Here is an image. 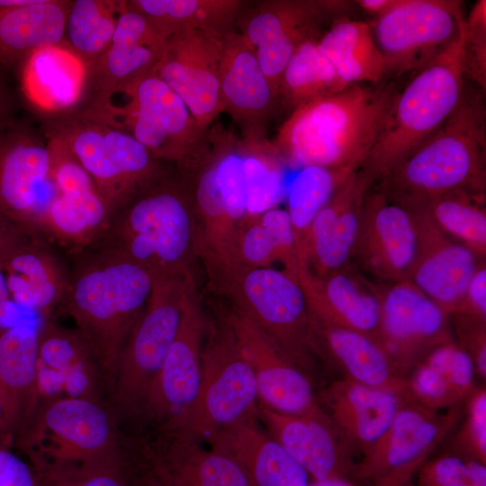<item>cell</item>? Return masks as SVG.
<instances>
[{
	"label": "cell",
	"mask_w": 486,
	"mask_h": 486,
	"mask_svg": "<svg viewBox=\"0 0 486 486\" xmlns=\"http://www.w3.org/2000/svg\"><path fill=\"white\" fill-rule=\"evenodd\" d=\"M284 161L264 130L210 127L194 165L181 171L194 201L199 256L207 266L227 262L234 234L250 216L278 206L284 196Z\"/></svg>",
	"instance_id": "cell-1"
},
{
	"label": "cell",
	"mask_w": 486,
	"mask_h": 486,
	"mask_svg": "<svg viewBox=\"0 0 486 486\" xmlns=\"http://www.w3.org/2000/svg\"><path fill=\"white\" fill-rule=\"evenodd\" d=\"M398 92L394 82L352 84L307 102L293 109L273 144L292 166L361 167Z\"/></svg>",
	"instance_id": "cell-2"
},
{
	"label": "cell",
	"mask_w": 486,
	"mask_h": 486,
	"mask_svg": "<svg viewBox=\"0 0 486 486\" xmlns=\"http://www.w3.org/2000/svg\"><path fill=\"white\" fill-rule=\"evenodd\" d=\"M126 258L158 276L193 274L199 256L197 219L185 176L166 170L111 215L88 248Z\"/></svg>",
	"instance_id": "cell-3"
},
{
	"label": "cell",
	"mask_w": 486,
	"mask_h": 486,
	"mask_svg": "<svg viewBox=\"0 0 486 486\" xmlns=\"http://www.w3.org/2000/svg\"><path fill=\"white\" fill-rule=\"evenodd\" d=\"M73 256L58 310L74 320L93 349L111 393L121 356L144 311L154 276L110 252L85 248Z\"/></svg>",
	"instance_id": "cell-4"
},
{
	"label": "cell",
	"mask_w": 486,
	"mask_h": 486,
	"mask_svg": "<svg viewBox=\"0 0 486 486\" xmlns=\"http://www.w3.org/2000/svg\"><path fill=\"white\" fill-rule=\"evenodd\" d=\"M482 92L465 84L460 103L443 125L376 187L405 206L459 190L485 194L486 110Z\"/></svg>",
	"instance_id": "cell-5"
},
{
	"label": "cell",
	"mask_w": 486,
	"mask_h": 486,
	"mask_svg": "<svg viewBox=\"0 0 486 486\" xmlns=\"http://www.w3.org/2000/svg\"><path fill=\"white\" fill-rule=\"evenodd\" d=\"M464 24L458 37L399 90L374 147L361 166L380 181L451 115L465 87Z\"/></svg>",
	"instance_id": "cell-6"
},
{
	"label": "cell",
	"mask_w": 486,
	"mask_h": 486,
	"mask_svg": "<svg viewBox=\"0 0 486 486\" xmlns=\"http://www.w3.org/2000/svg\"><path fill=\"white\" fill-rule=\"evenodd\" d=\"M119 426L106 402L53 398L36 403L14 444L40 473L118 454L122 438Z\"/></svg>",
	"instance_id": "cell-7"
},
{
	"label": "cell",
	"mask_w": 486,
	"mask_h": 486,
	"mask_svg": "<svg viewBox=\"0 0 486 486\" xmlns=\"http://www.w3.org/2000/svg\"><path fill=\"white\" fill-rule=\"evenodd\" d=\"M211 286L229 297L310 378L312 369L310 314L297 277L270 267L220 265L206 267Z\"/></svg>",
	"instance_id": "cell-8"
},
{
	"label": "cell",
	"mask_w": 486,
	"mask_h": 486,
	"mask_svg": "<svg viewBox=\"0 0 486 486\" xmlns=\"http://www.w3.org/2000/svg\"><path fill=\"white\" fill-rule=\"evenodd\" d=\"M46 126L70 148L111 215L167 168L122 127L89 112L77 111Z\"/></svg>",
	"instance_id": "cell-9"
},
{
	"label": "cell",
	"mask_w": 486,
	"mask_h": 486,
	"mask_svg": "<svg viewBox=\"0 0 486 486\" xmlns=\"http://www.w3.org/2000/svg\"><path fill=\"white\" fill-rule=\"evenodd\" d=\"M194 274L154 277L150 296L121 356L109 405L119 420L141 417L178 330Z\"/></svg>",
	"instance_id": "cell-10"
},
{
	"label": "cell",
	"mask_w": 486,
	"mask_h": 486,
	"mask_svg": "<svg viewBox=\"0 0 486 486\" xmlns=\"http://www.w3.org/2000/svg\"><path fill=\"white\" fill-rule=\"evenodd\" d=\"M118 94L128 97L124 104L93 114L122 127L158 160L181 171L191 168L205 148L209 129L197 122L182 99L153 70Z\"/></svg>",
	"instance_id": "cell-11"
},
{
	"label": "cell",
	"mask_w": 486,
	"mask_h": 486,
	"mask_svg": "<svg viewBox=\"0 0 486 486\" xmlns=\"http://www.w3.org/2000/svg\"><path fill=\"white\" fill-rule=\"evenodd\" d=\"M252 371L224 320L212 326L202 351L201 379L192 404L174 428L176 434L207 441L222 428L257 413Z\"/></svg>",
	"instance_id": "cell-12"
},
{
	"label": "cell",
	"mask_w": 486,
	"mask_h": 486,
	"mask_svg": "<svg viewBox=\"0 0 486 486\" xmlns=\"http://www.w3.org/2000/svg\"><path fill=\"white\" fill-rule=\"evenodd\" d=\"M460 1L400 0L370 24L387 76L418 72L460 34L465 18Z\"/></svg>",
	"instance_id": "cell-13"
},
{
	"label": "cell",
	"mask_w": 486,
	"mask_h": 486,
	"mask_svg": "<svg viewBox=\"0 0 486 486\" xmlns=\"http://www.w3.org/2000/svg\"><path fill=\"white\" fill-rule=\"evenodd\" d=\"M56 194L46 134L40 137L10 115L0 119V215L40 238L42 215Z\"/></svg>",
	"instance_id": "cell-14"
},
{
	"label": "cell",
	"mask_w": 486,
	"mask_h": 486,
	"mask_svg": "<svg viewBox=\"0 0 486 486\" xmlns=\"http://www.w3.org/2000/svg\"><path fill=\"white\" fill-rule=\"evenodd\" d=\"M462 415L460 404L440 413L406 398L382 442L357 463L355 474L374 486H406Z\"/></svg>",
	"instance_id": "cell-15"
},
{
	"label": "cell",
	"mask_w": 486,
	"mask_h": 486,
	"mask_svg": "<svg viewBox=\"0 0 486 486\" xmlns=\"http://www.w3.org/2000/svg\"><path fill=\"white\" fill-rule=\"evenodd\" d=\"M346 4L341 1L269 0L240 14L239 32L254 49L277 97L282 74L295 50L305 41L320 39L322 21Z\"/></svg>",
	"instance_id": "cell-16"
},
{
	"label": "cell",
	"mask_w": 486,
	"mask_h": 486,
	"mask_svg": "<svg viewBox=\"0 0 486 486\" xmlns=\"http://www.w3.org/2000/svg\"><path fill=\"white\" fill-rule=\"evenodd\" d=\"M206 333L207 320L194 279L185 294L178 330L151 386L141 416L152 422L159 434L170 431L195 398Z\"/></svg>",
	"instance_id": "cell-17"
},
{
	"label": "cell",
	"mask_w": 486,
	"mask_h": 486,
	"mask_svg": "<svg viewBox=\"0 0 486 486\" xmlns=\"http://www.w3.org/2000/svg\"><path fill=\"white\" fill-rule=\"evenodd\" d=\"M452 340L450 315L410 280L382 284L380 343L403 376Z\"/></svg>",
	"instance_id": "cell-18"
},
{
	"label": "cell",
	"mask_w": 486,
	"mask_h": 486,
	"mask_svg": "<svg viewBox=\"0 0 486 486\" xmlns=\"http://www.w3.org/2000/svg\"><path fill=\"white\" fill-rule=\"evenodd\" d=\"M419 248L415 212L374 184L367 191L354 257L362 273L381 284L409 280Z\"/></svg>",
	"instance_id": "cell-19"
},
{
	"label": "cell",
	"mask_w": 486,
	"mask_h": 486,
	"mask_svg": "<svg viewBox=\"0 0 486 486\" xmlns=\"http://www.w3.org/2000/svg\"><path fill=\"white\" fill-rule=\"evenodd\" d=\"M223 34L198 30L176 32L168 37L153 69L205 129L223 112L220 94Z\"/></svg>",
	"instance_id": "cell-20"
},
{
	"label": "cell",
	"mask_w": 486,
	"mask_h": 486,
	"mask_svg": "<svg viewBox=\"0 0 486 486\" xmlns=\"http://www.w3.org/2000/svg\"><path fill=\"white\" fill-rule=\"evenodd\" d=\"M35 397L36 403L72 397L109 404L110 387L93 349L76 328L52 318L39 327Z\"/></svg>",
	"instance_id": "cell-21"
},
{
	"label": "cell",
	"mask_w": 486,
	"mask_h": 486,
	"mask_svg": "<svg viewBox=\"0 0 486 486\" xmlns=\"http://www.w3.org/2000/svg\"><path fill=\"white\" fill-rule=\"evenodd\" d=\"M167 39L123 1L112 41L91 67L86 99L80 110H105L119 91L155 68Z\"/></svg>",
	"instance_id": "cell-22"
},
{
	"label": "cell",
	"mask_w": 486,
	"mask_h": 486,
	"mask_svg": "<svg viewBox=\"0 0 486 486\" xmlns=\"http://www.w3.org/2000/svg\"><path fill=\"white\" fill-rule=\"evenodd\" d=\"M225 321L252 371L263 405L294 415L320 406L310 378L256 324L236 309Z\"/></svg>",
	"instance_id": "cell-23"
},
{
	"label": "cell",
	"mask_w": 486,
	"mask_h": 486,
	"mask_svg": "<svg viewBox=\"0 0 486 486\" xmlns=\"http://www.w3.org/2000/svg\"><path fill=\"white\" fill-rule=\"evenodd\" d=\"M296 277L313 319L362 333L380 343L381 283L367 278L352 265L322 276L299 266Z\"/></svg>",
	"instance_id": "cell-24"
},
{
	"label": "cell",
	"mask_w": 486,
	"mask_h": 486,
	"mask_svg": "<svg viewBox=\"0 0 486 486\" xmlns=\"http://www.w3.org/2000/svg\"><path fill=\"white\" fill-rule=\"evenodd\" d=\"M373 184L360 167L338 188L311 223L300 266L322 276L352 264L364 200Z\"/></svg>",
	"instance_id": "cell-25"
},
{
	"label": "cell",
	"mask_w": 486,
	"mask_h": 486,
	"mask_svg": "<svg viewBox=\"0 0 486 486\" xmlns=\"http://www.w3.org/2000/svg\"><path fill=\"white\" fill-rule=\"evenodd\" d=\"M257 417L314 481L346 478L356 470L354 455L320 405L304 414H285L262 403Z\"/></svg>",
	"instance_id": "cell-26"
},
{
	"label": "cell",
	"mask_w": 486,
	"mask_h": 486,
	"mask_svg": "<svg viewBox=\"0 0 486 486\" xmlns=\"http://www.w3.org/2000/svg\"><path fill=\"white\" fill-rule=\"evenodd\" d=\"M405 400L404 393L371 388L342 378L321 392L323 407H320L353 455L359 456L361 461L382 442Z\"/></svg>",
	"instance_id": "cell-27"
},
{
	"label": "cell",
	"mask_w": 486,
	"mask_h": 486,
	"mask_svg": "<svg viewBox=\"0 0 486 486\" xmlns=\"http://www.w3.org/2000/svg\"><path fill=\"white\" fill-rule=\"evenodd\" d=\"M409 208L415 212L419 229L418 254L409 280L451 316L459 310L468 284L485 258L446 235L423 208Z\"/></svg>",
	"instance_id": "cell-28"
},
{
	"label": "cell",
	"mask_w": 486,
	"mask_h": 486,
	"mask_svg": "<svg viewBox=\"0 0 486 486\" xmlns=\"http://www.w3.org/2000/svg\"><path fill=\"white\" fill-rule=\"evenodd\" d=\"M91 67L63 41L32 51L21 63L29 104L50 120L78 111L86 102Z\"/></svg>",
	"instance_id": "cell-29"
},
{
	"label": "cell",
	"mask_w": 486,
	"mask_h": 486,
	"mask_svg": "<svg viewBox=\"0 0 486 486\" xmlns=\"http://www.w3.org/2000/svg\"><path fill=\"white\" fill-rule=\"evenodd\" d=\"M220 94L223 112L242 128V132L264 130L275 94L252 46L235 30L222 36Z\"/></svg>",
	"instance_id": "cell-30"
},
{
	"label": "cell",
	"mask_w": 486,
	"mask_h": 486,
	"mask_svg": "<svg viewBox=\"0 0 486 486\" xmlns=\"http://www.w3.org/2000/svg\"><path fill=\"white\" fill-rule=\"evenodd\" d=\"M3 265L13 302L40 320L52 318L65 298L69 271L49 243L27 236L4 254Z\"/></svg>",
	"instance_id": "cell-31"
},
{
	"label": "cell",
	"mask_w": 486,
	"mask_h": 486,
	"mask_svg": "<svg viewBox=\"0 0 486 486\" xmlns=\"http://www.w3.org/2000/svg\"><path fill=\"white\" fill-rule=\"evenodd\" d=\"M257 413L222 428L210 447L236 461L254 486H308V472L257 422Z\"/></svg>",
	"instance_id": "cell-32"
},
{
	"label": "cell",
	"mask_w": 486,
	"mask_h": 486,
	"mask_svg": "<svg viewBox=\"0 0 486 486\" xmlns=\"http://www.w3.org/2000/svg\"><path fill=\"white\" fill-rule=\"evenodd\" d=\"M140 446L154 470L170 486H254L229 455L176 434H159Z\"/></svg>",
	"instance_id": "cell-33"
},
{
	"label": "cell",
	"mask_w": 486,
	"mask_h": 486,
	"mask_svg": "<svg viewBox=\"0 0 486 486\" xmlns=\"http://www.w3.org/2000/svg\"><path fill=\"white\" fill-rule=\"evenodd\" d=\"M310 322L314 354L330 361L343 378L405 394L407 377L379 342L354 330L323 324L311 316Z\"/></svg>",
	"instance_id": "cell-34"
},
{
	"label": "cell",
	"mask_w": 486,
	"mask_h": 486,
	"mask_svg": "<svg viewBox=\"0 0 486 486\" xmlns=\"http://www.w3.org/2000/svg\"><path fill=\"white\" fill-rule=\"evenodd\" d=\"M70 4L68 0H0V64H21L34 50L63 41Z\"/></svg>",
	"instance_id": "cell-35"
},
{
	"label": "cell",
	"mask_w": 486,
	"mask_h": 486,
	"mask_svg": "<svg viewBox=\"0 0 486 486\" xmlns=\"http://www.w3.org/2000/svg\"><path fill=\"white\" fill-rule=\"evenodd\" d=\"M40 323V320L35 318L0 332V391L12 415L16 436L36 404Z\"/></svg>",
	"instance_id": "cell-36"
},
{
	"label": "cell",
	"mask_w": 486,
	"mask_h": 486,
	"mask_svg": "<svg viewBox=\"0 0 486 486\" xmlns=\"http://www.w3.org/2000/svg\"><path fill=\"white\" fill-rule=\"evenodd\" d=\"M319 47L347 85H375L387 76L384 58L369 23L339 19L318 40Z\"/></svg>",
	"instance_id": "cell-37"
},
{
	"label": "cell",
	"mask_w": 486,
	"mask_h": 486,
	"mask_svg": "<svg viewBox=\"0 0 486 486\" xmlns=\"http://www.w3.org/2000/svg\"><path fill=\"white\" fill-rule=\"evenodd\" d=\"M128 5L143 14L166 37L198 30L226 33L234 30L245 5L239 0H130Z\"/></svg>",
	"instance_id": "cell-38"
},
{
	"label": "cell",
	"mask_w": 486,
	"mask_h": 486,
	"mask_svg": "<svg viewBox=\"0 0 486 486\" xmlns=\"http://www.w3.org/2000/svg\"><path fill=\"white\" fill-rule=\"evenodd\" d=\"M360 167H302L287 194V212L294 232L299 263L311 223L338 188Z\"/></svg>",
	"instance_id": "cell-39"
},
{
	"label": "cell",
	"mask_w": 486,
	"mask_h": 486,
	"mask_svg": "<svg viewBox=\"0 0 486 486\" xmlns=\"http://www.w3.org/2000/svg\"><path fill=\"white\" fill-rule=\"evenodd\" d=\"M318 40L299 46L282 74L278 97L293 109L349 86L320 50Z\"/></svg>",
	"instance_id": "cell-40"
},
{
	"label": "cell",
	"mask_w": 486,
	"mask_h": 486,
	"mask_svg": "<svg viewBox=\"0 0 486 486\" xmlns=\"http://www.w3.org/2000/svg\"><path fill=\"white\" fill-rule=\"evenodd\" d=\"M416 206L423 208L446 235L485 258V194L454 191Z\"/></svg>",
	"instance_id": "cell-41"
},
{
	"label": "cell",
	"mask_w": 486,
	"mask_h": 486,
	"mask_svg": "<svg viewBox=\"0 0 486 486\" xmlns=\"http://www.w3.org/2000/svg\"><path fill=\"white\" fill-rule=\"evenodd\" d=\"M122 4L114 0L71 1L64 40L90 67L109 47Z\"/></svg>",
	"instance_id": "cell-42"
},
{
	"label": "cell",
	"mask_w": 486,
	"mask_h": 486,
	"mask_svg": "<svg viewBox=\"0 0 486 486\" xmlns=\"http://www.w3.org/2000/svg\"><path fill=\"white\" fill-rule=\"evenodd\" d=\"M38 474L40 486H130L122 449L105 459Z\"/></svg>",
	"instance_id": "cell-43"
},
{
	"label": "cell",
	"mask_w": 486,
	"mask_h": 486,
	"mask_svg": "<svg viewBox=\"0 0 486 486\" xmlns=\"http://www.w3.org/2000/svg\"><path fill=\"white\" fill-rule=\"evenodd\" d=\"M275 262L281 264L278 247L260 214H256L240 223L234 234L229 258L222 265L270 267Z\"/></svg>",
	"instance_id": "cell-44"
},
{
	"label": "cell",
	"mask_w": 486,
	"mask_h": 486,
	"mask_svg": "<svg viewBox=\"0 0 486 486\" xmlns=\"http://www.w3.org/2000/svg\"><path fill=\"white\" fill-rule=\"evenodd\" d=\"M418 472V486H486V465L461 454L437 456Z\"/></svg>",
	"instance_id": "cell-45"
},
{
	"label": "cell",
	"mask_w": 486,
	"mask_h": 486,
	"mask_svg": "<svg viewBox=\"0 0 486 486\" xmlns=\"http://www.w3.org/2000/svg\"><path fill=\"white\" fill-rule=\"evenodd\" d=\"M421 362L439 373L461 401L475 389L473 362L455 340L435 347Z\"/></svg>",
	"instance_id": "cell-46"
},
{
	"label": "cell",
	"mask_w": 486,
	"mask_h": 486,
	"mask_svg": "<svg viewBox=\"0 0 486 486\" xmlns=\"http://www.w3.org/2000/svg\"><path fill=\"white\" fill-rule=\"evenodd\" d=\"M407 376L405 396L431 410L438 411L459 405L462 401L442 375L425 363H419Z\"/></svg>",
	"instance_id": "cell-47"
},
{
	"label": "cell",
	"mask_w": 486,
	"mask_h": 486,
	"mask_svg": "<svg viewBox=\"0 0 486 486\" xmlns=\"http://www.w3.org/2000/svg\"><path fill=\"white\" fill-rule=\"evenodd\" d=\"M465 77L485 91L486 87V1L480 0L465 18L464 25Z\"/></svg>",
	"instance_id": "cell-48"
},
{
	"label": "cell",
	"mask_w": 486,
	"mask_h": 486,
	"mask_svg": "<svg viewBox=\"0 0 486 486\" xmlns=\"http://www.w3.org/2000/svg\"><path fill=\"white\" fill-rule=\"evenodd\" d=\"M466 415L455 446L462 455L486 464V389L476 388L464 400Z\"/></svg>",
	"instance_id": "cell-49"
},
{
	"label": "cell",
	"mask_w": 486,
	"mask_h": 486,
	"mask_svg": "<svg viewBox=\"0 0 486 486\" xmlns=\"http://www.w3.org/2000/svg\"><path fill=\"white\" fill-rule=\"evenodd\" d=\"M455 342L469 355L476 374L486 378V321L463 314L450 316Z\"/></svg>",
	"instance_id": "cell-50"
},
{
	"label": "cell",
	"mask_w": 486,
	"mask_h": 486,
	"mask_svg": "<svg viewBox=\"0 0 486 486\" xmlns=\"http://www.w3.org/2000/svg\"><path fill=\"white\" fill-rule=\"evenodd\" d=\"M0 437V486H40V477L28 461H24Z\"/></svg>",
	"instance_id": "cell-51"
},
{
	"label": "cell",
	"mask_w": 486,
	"mask_h": 486,
	"mask_svg": "<svg viewBox=\"0 0 486 486\" xmlns=\"http://www.w3.org/2000/svg\"><path fill=\"white\" fill-rule=\"evenodd\" d=\"M467 317L486 321V263L483 260L472 275L459 310L456 312ZM455 314V313H454Z\"/></svg>",
	"instance_id": "cell-52"
},
{
	"label": "cell",
	"mask_w": 486,
	"mask_h": 486,
	"mask_svg": "<svg viewBox=\"0 0 486 486\" xmlns=\"http://www.w3.org/2000/svg\"><path fill=\"white\" fill-rule=\"evenodd\" d=\"M134 457L125 446L122 450L130 486H170L151 466L140 447Z\"/></svg>",
	"instance_id": "cell-53"
},
{
	"label": "cell",
	"mask_w": 486,
	"mask_h": 486,
	"mask_svg": "<svg viewBox=\"0 0 486 486\" xmlns=\"http://www.w3.org/2000/svg\"><path fill=\"white\" fill-rule=\"evenodd\" d=\"M5 253L0 256V332L16 324L14 321L17 315V309H19L13 302L6 284L3 265V257Z\"/></svg>",
	"instance_id": "cell-54"
},
{
	"label": "cell",
	"mask_w": 486,
	"mask_h": 486,
	"mask_svg": "<svg viewBox=\"0 0 486 486\" xmlns=\"http://www.w3.org/2000/svg\"><path fill=\"white\" fill-rule=\"evenodd\" d=\"M27 235L23 234L13 223L5 220L0 219V256L8 251L22 240ZM29 237V236H28Z\"/></svg>",
	"instance_id": "cell-55"
},
{
	"label": "cell",
	"mask_w": 486,
	"mask_h": 486,
	"mask_svg": "<svg viewBox=\"0 0 486 486\" xmlns=\"http://www.w3.org/2000/svg\"><path fill=\"white\" fill-rule=\"evenodd\" d=\"M16 428L7 403L0 391V437L14 445Z\"/></svg>",
	"instance_id": "cell-56"
},
{
	"label": "cell",
	"mask_w": 486,
	"mask_h": 486,
	"mask_svg": "<svg viewBox=\"0 0 486 486\" xmlns=\"http://www.w3.org/2000/svg\"><path fill=\"white\" fill-rule=\"evenodd\" d=\"M399 1L400 0H359L355 3L367 14L375 15V18H377L394 8Z\"/></svg>",
	"instance_id": "cell-57"
},
{
	"label": "cell",
	"mask_w": 486,
	"mask_h": 486,
	"mask_svg": "<svg viewBox=\"0 0 486 486\" xmlns=\"http://www.w3.org/2000/svg\"><path fill=\"white\" fill-rule=\"evenodd\" d=\"M10 98L5 84L0 77V119L10 115Z\"/></svg>",
	"instance_id": "cell-58"
},
{
	"label": "cell",
	"mask_w": 486,
	"mask_h": 486,
	"mask_svg": "<svg viewBox=\"0 0 486 486\" xmlns=\"http://www.w3.org/2000/svg\"><path fill=\"white\" fill-rule=\"evenodd\" d=\"M308 486H354L346 478H328L310 482Z\"/></svg>",
	"instance_id": "cell-59"
},
{
	"label": "cell",
	"mask_w": 486,
	"mask_h": 486,
	"mask_svg": "<svg viewBox=\"0 0 486 486\" xmlns=\"http://www.w3.org/2000/svg\"><path fill=\"white\" fill-rule=\"evenodd\" d=\"M1 218H4V217L0 215V219H1Z\"/></svg>",
	"instance_id": "cell-60"
}]
</instances>
